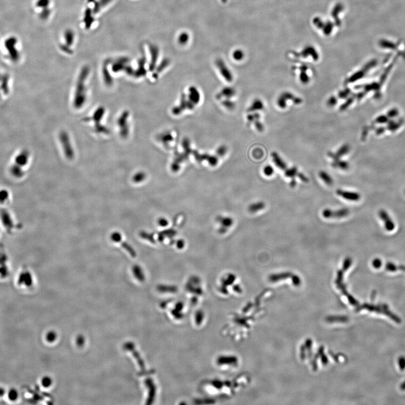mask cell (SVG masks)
<instances>
[{
  "label": "cell",
  "instance_id": "cell-30",
  "mask_svg": "<svg viewBox=\"0 0 405 405\" xmlns=\"http://www.w3.org/2000/svg\"><path fill=\"white\" fill-rule=\"evenodd\" d=\"M222 93L224 94V96H227V97H231L233 96L234 94V91L231 88H225L223 90Z\"/></svg>",
  "mask_w": 405,
  "mask_h": 405
},
{
  "label": "cell",
  "instance_id": "cell-16",
  "mask_svg": "<svg viewBox=\"0 0 405 405\" xmlns=\"http://www.w3.org/2000/svg\"><path fill=\"white\" fill-rule=\"evenodd\" d=\"M319 177L327 185H332L333 182L332 178L331 177V176L329 174H327V172L323 171H320L319 172Z\"/></svg>",
  "mask_w": 405,
  "mask_h": 405
},
{
  "label": "cell",
  "instance_id": "cell-38",
  "mask_svg": "<svg viewBox=\"0 0 405 405\" xmlns=\"http://www.w3.org/2000/svg\"><path fill=\"white\" fill-rule=\"evenodd\" d=\"M50 379H49L48 378H45L42 380V384L44 385V387H48L49 385H50Z\"/></svg>",
  "mask_w": 405,
  "mask_h": 405
},
{
  "label": "cell",
  "instance_id": "cell-37",
  "mask_svg": "<svg viewBox=\"0 0 405 405\" xmlns=\"http://www.w3.org/2000/svg\"><path fill=\"white\" fill-rule=\"evenodd\" d=\"M297 176H298V177L299 178L300 180H301L302 181H303V182H308V178L307 177H306L304 175H303V173H298Z\"/></svg>",
  "mask_w": 405,
  "mask_h": 405
},
{
  "label": "cell",
  "instance_id": "cell-44",
  "mask_svg": "<svg viewBox=\"0 0 405 405\" xmlns=\"http://www.w3.org/2000/svg\"><path fill=\"white\" fill-rule=\"evenodd\" d=\"M400 387H401L400 388H401V389L402 390H405V382H403L402 384L401 385Z\"/></svg>",
  "mask_w": 405,
  "mask_h": 405
},
{
  "label": "cell",
  "instance_id": "cell-42",
  "mask_svg": "<svg viewBox=\"0 0 405 405\" xmlns=\"http://www.w3.org/2000/svg\"><path fill=\"white\" fill-rule=\"evenodd\" d=\"M296 184H297V182H296V181L295 180L294 178L292 179V180H291L290 183V186L292 187H294L295 186Z\"/></svg>",
  "mask_w": 405,
  "mask_h": 405
},
{
  "label": "cell",
  "instance_id": "cell-15",
  "mask_svg": "<svg viewBox=\"0 0 405 405\" xmlns=\"http://www.w3.org/2000/svg\"><path fill=\"white\" fill-rule=\"evenodd\" d=\"M263 108V104L262 101L260 100L257 99L254 101L253 104L248 109V111H254L262 110Z\"/></svg>",
  "mask_w": 405,
  "mask_h": 405
},
{
  "label": "cell",
  "instance_id": "cell-29",
  "mask_svg": "<svg viewBox=\"0 0 405 405\" xmlns=\"http://www.w3.org/2000/svg\"><path fill=\"white\" fill-rule=\"evenodd\" d=\"M337 102L338 100L335 96H331L327 101V105L329 106H334L337 104Z\"/></svg>",
  "mask_w": 405,
  "mask_h": 405
},
{
  "label": "cell",
  "instance_id": "cell-39",
  "mask_svg": "<svg viewBox=\"0 0 405 405\" xmlns=\"http://www.w3.org/2000/svg\"><path fill=\"white\" fill-rule=\"evenodd\" d=\"M177 246L179 249H182L185 246V243L182 240H179L177 243Z\"/></svg>",
  "mask_w": 405,
  "mask_h": 405
},
{
  "label": "cell",
  "instance_id": "cell-45",
  "mask_svg": "<svg viewBox=\"0 0 405 405\" xmlns=\"http://www.w3.org/2000/svg\"><path fill=\"white\" fill-rule=\"evenodd\" d=\"M2 231H3V229H2V228L1 227V226L0 225V238H1V233H2Z\"/></svg>",
  "mask_w": 405,
  "mask_h": 405
},
{
  "label": "cell",
  "instance_id": "cell-10",
  "mask_svg": "<svg viewBox=\"0 0 405 405\" xmlns=\"http://www.w3.org/2000/svg\"><path fill=\"white\" fill-rule=\"evenodd\" d=\"M272 158L274 161V163L276 166L282 170H285L286 168V164L281 158L280 156L276 152H273L272 153Z\"/></svg>",
  "mask_w": 405,
  "mask_h": 405
},
{
  "label": "cell",
  "instance_id": "cell-1",
  "mask_svg": "<svg viewBox=\"0 0 405 405\" xmlns=\"http://www.w3.org/2000/svg\"><path fill=\"white\" fill-rule=\"evenodd\" d=\"M4 58L12 62L17 61L21 55L22 47L21 42L16 37L9 36L0 43Z\"/></svg>",
  "mask_w": 405,
  "mask_h": 405
},
{
  "label": "cell",
  "instance_id": "cell-28",
  "mask_svg": "<svg viewBox=\"0 0 405 405\" xmlns=\"http://www.w3.org/2000/svg\"><path fill=\"white\" fill-rule=\"evenodd\" d=\"M280 96H282L286 100H290L292 101H293V100L294 99V98L295 97L293 95V94H292L290 92H285L282 93Z\"/></svg>",
  "mask_w": 405,
  "mask_h": 405
},
{
  "label": "cell",
  "instance_id": "cell-36",
  "mask_svg": "<svg viewBox=\"0 0 405 405\" xmlns=\"http://www.w3.org/2000/svg\"><path fill=\"white\" fill-rule=\"evenodd\" d=\"M254 125H255L256 128L258 130V131L260 132L263 131V130L264 129L263 125L261 123L258 121V120H256V122H254Z\"/></svg>",
  "mask_w": 405,
  "mask_h": 405
},
{
  "label": "cell",
  "instance_id": "cell-22",
  "mask_svg": "<svg viewBox=\"0 0 405 405\" xmlns=\"http://www.w3.org/2000/svg\"><path fill=\"white\" fill-rule=\"evenodd\" d=\"M385 268L387 271L389 272H396L397 271V265H395L394 263L388 262L385 264Z\"/></svg>",
  "mask_w": 405,
  "mask_h": 405
},
{
  "label": "cell",
  "instance_id": "cell-20",
  "mask_svg": "<svg viewBox=\"0 0 405 405\" xmlns=\"http://www.w3.org/2000/svg\"><path fill=\"white\" fill-rule=\"evenodd\" d=\"M18 396L19 394H18V391L15 389H12L8 393V397L9 399L12 401H14L15 400H16L18 398Z\"/></svg>",
  "mask_w": 405,
  "mask_h": 405
},
{
  "label": "cell",
  "instance_id": "cell-19",
  "mask_svg": "<svg viewBox=\"0 0 405 405\" xmlns=\"http://www.w3.org/2000/svg\"><path fill=\"white\" fill-rule=\"evenodd\" d=\"M298 169L296 167H293L291 168L286 169L285 172L286 177L289 178H294L296 175H297Z\"/></svg>",
  "mask_w": 405,
  "mask_h": 405
},
{
  "label": "cell",
  "instance_id": "cell-18",
  "mask_svg": "<svg viewBox=\"0 0 405 405\" xmlns=\"http://www.w3.org/2000/svg\"><path fill=\"white\" fill-rule=\"evenodd\" d=\"M64 37H65V40L66 42H67V44L68 45V46H72V45L73 44V42H74V35L73 32L72 31H70V30H68L67 31H66V32L65 33Z\"/></svg>",
  "mask_w": 405,
  "mask_h": 405
},
{
  "label": "cell",
  "instance_id": "cell-17",
  "mask_svg": "<svg viewBox=\"0 0 405 405\" xmlns=\"http://www.w3.org/2000/svg\"><path fill=\"white\" fill-rule=\"evenodd\" d=\"M307 69V68L305 66H303L300 68L301 72H300L299 78H300V81L302 83H303V84H307L309 82V77L307 74L306 72Z\"/></svg>",
  "mask_w": 405,
  "mask_h": 405
},
{
  "label": "cell",
  "instance_id": "cell-8",
  "mask_svg": "<svg viewBox=\"0 0 405 405\" xmlns=\"http://www.w3.org/2000/svg\"><path fill=\"white\" fill-rule=\"evenodd\" d=\"M217 65L219 70L220 73L222 76L226 79L228 82H231L233 80V76L230 73V71L228 70L226 65L224 64V61L221 60H219L217 61Z\"/></svg>",
  "mask_w": 405,
  "mask_h": 405
},
{
  "label": "cell",
  "instance_id": "cell-32",
  "mask_svg": "<svg viewBox=\"0 0 405 405\" xmlns=\"http://www.w3.org/2000/svg\"><path fill=\"white\" fill-rule=\"evenodd\" d=\"M169 222L167 219L164 218H160L158 220V224L160 225L162 227H166L168 225Z\"/></svg>",
  "mask_w": 405,
  "mask_h": 405
},
{
  "label": "cell",
  "instance_id": "cell-3",
  "mask_svg": "<svg viewBox=\"0 0 405 405\" xmlns=\"http://www.w3.org/2000/svg\"><path fill=\"white\" fill-rule=\"evenodd\" d=\"M350 210L347 208H343L337 210H332L330 209L323 210L322 214L326 219H341L348 216Z\"/></svg>",
  "mask_w": 405,
  "mask_h": 405
},
{
  "label": "cell",
  "instance_id": "cell-23",
  "mask_svg": "<svg viewBox=\"0 0 405 405\" xmlns=\"http://www.w3.org/2000/svg\"><path fill=\"white\" fill-rule=\"evenodd\" d=\"M351 93V90L349 88H346L344 90H341L338 93V96L341 99H346Z\"/></svg>",
  "mask_w": 405,
  "mask_h": 405
},
{
  "label": "cell",
  "instance_id": "cell-6",
  "mask_svg": "<svg viewBox=\"0 0 405 405\" xmlns=\"http://www.w3.org/2000/svg\"><path fill=\"white\" fill-rule=\"evenodd\" d=\"M17 283L19 285H25L26 286L32 285L33 283L32 274L28 270H23L19 275Z\"/></svg>",
  "mask_w": 405,
  "mask_h": 405
},
{
  "label": "cell",
  "instance_id": "cell-33",
  "mask_svg": "<svg viewBox=\"0 0 405 405\" xmlns=\"http://www.w3.org/2000/svg\"><path fill=\"white\" fill-rule=\"evenodd\" d=\"M243 56H244L243 54L240 50L236 51L235 53H233V58L235 60H241L243 58Z\"/></svg>",
  "mask_w": 405,
  "mask_h": 405
},
{
  "label": "cell",
  "instance_id": "cell-13",
  "mask_svg": "<svg viewBox=\"0 0 405 405\" xmlns=\"http://www.w3.org/2000/svg\"><path fill=\"white\" fill-rule=\"evenodd\" d=\"M291 275L290 272H283L279 274H275V275H272L270 276V280L272 281H276L278 280H281L284 279H286L287 277H290Z\"/></svg>",
  "mask_w": 405,
  "mask_h": 405
},
{
  "label": "cell",
  "instance_id": "cell-26",
  "mask_svg": "<svg viewBox=\"0 0 405 405\" xmlns=\"http://www.w3.org/2000/svg\"><path fill=\"white\" fill-rule=\"evenodd\" d=\"M263 173L267 176H271L274 173V168L271 166H267L263 169Z\"/></svg>",
  "mask_w": 405,
  "mask_h": 405
},
{
  "label": "cell",
  "instance_id": "cell-35",
  "mask_svg": "<svg viewBox=\"0 0 405 405\" xmlns=\"http://www.w3.org/2000/svg\"><path fill=\"white\" fill-rule=\"evenodd\" d=\"M188 38H189L188 35H187L186 33H184V34L181 35V36L180 37L179 41H180V42L181 44H185V43H186L187 41L188 40Z\"/></svg>",
  "mask_w": 405,
  "mask_h": 405
},
{
  "label": "cell",
  "instance_id": "cell-9",
  "mask_svg": "<svg viewBox=\"0 0 405 405\" xmlns=\"http://www.w3.org/2000/svg\"><path fill=\"white\" fill-rule=\"evenodd\" d=\"M350 146L348 144H344L339 149L338 151L336 152L335 153H329L328 155L330 157L332 158L334 160H338L340 158L344 156V155H346L348 154V153L350 152Z\"/></svg>",
  "mask_w": 405,
  "mask_h": 405
},
{
  "label": "cell",
  "instance_id": "cell-31",
  "mask_svg": "<svg viewBox=\"0 0 405 405\" xmlns=\"http://www.w3.org/2000/svg\"><path fill=\"white\" fill-rule=\"evenodd\" d=\"M398 365L400 370H403L405 369V357H400L398 359Z\"/></svg>",
  "mask_w": 405,
  "mask_h": 405
},
{
  "label": "cell",
  "instance_id": "cell-41",
  "mask_svg": "<svg viewBox=\"0 0 405 405\" xmlns=\"http://www.w3.org/2000/svg\"><path fill=\"white\" fill-rule=\"evenodd\" d=\"M292 279H293V282H294L295 284H296V285L299 284L300 280H299V278L298 277V276H295V275H294V276H293V278H292Z\"/></svg>",
  "mask_w": 405,
  "mask_h": 405
},
{
  "label": "cell",
  "instance_id": "cell-24",
  "mask_svg": "<svg viewBox=\"0 0 405 405\" xmlns=\"http://www.w3.org/2000/svg\"><path fill=\"white\" fill-rule=\"evenodd\" d=\"M372 266L374 268L378 269L380 268L382 266V260H380L379 258H376L374 259L372 261Z\"/></svg>",
  "mask_w": 405,
  "mask_h": 405
},
{
  "label": "cell",
  "instance_id": "cell-25",
  "mask_svg": "<svg viewBox=\"0 0 405 405\" xmlns=\"http://www.w3.org/2000/svg\"><path fill=\"white\" fill-rule=\"evenodd\" d=\"M353 101V97H350L347 100L346 102H344L343 105H341L340 106V110L341 111L346 110L349 106L352 104Z\"/></svg>",
  "mask_w": 405,
  "mask_h": 405
},
{
  "label": "cell",
  "instance_id": "cell-34",
  "mask_svg": "<svg viewBox=\"0 0 405 405\" xmlns=\"http://www.w3.org/2000/svg\"><path fill=\"white\" fill-rule=\"evenodd\" d=\"M260 114H258V113H254V114H253L249 115L248 116V120L250 121V122H252V121L253 122L254 120H259V119H260Z\"/></svg>",
  "mask_w": 405,
  "mask_h": 405
},
{
  "label": "cell",
  "instance_id": "cell-5",
  "mask_svg": "<svg viewBox=\"0 0 405 405\" xmlns=\"http://www.w3.org/2000/svg\"><path fill=\"white\" fill-rule=\"evenodd\" d=\"M12 192L7 188H0V208H5L11 203Z\"/></svg>",
  "mask_w": 405,
  "mask_h": 405
},
{
  "label": "cell",
  "instance_id": "cell-12",
  "mask_svg": "<svg viewBox=\"0 0 405 405\" xmlns=\"http://www.w3.org/2000/svg\"><path fill=\"white\" fill-rule=\"evenodd\" d=\"M265 207V203L263 201H259L250 205L248 210L251 213H256L258 211L264 209Z\"/></svg>",
  "mask_w": 405,
  "mask_h": 405
},
{
  "label": "cell",
  "instance_id": "cell-7",
  "mask_svg": "<svg viewBox=\"0 0 405 405\" xmlns=\"http://www.w3.org/2000/svg\"><path fill=\"white\" fill-rule=\"evenodd\" d=\"M337 194L338 195L350 201H358L361 198V195L357 192H351L341 190H338L337 191Z\"/></svg>",
  "mask_w": 405,
  "mask_h": 405
},
{
  "label": "cell",
  "instance_id": "cell-2",
  "mask_svg": "<svg viewBox=\"0 0 405 405\" xmlns=\"http://www.w3.org/2000/svg\"><path fill=\"white\" fill-rule=\"evenodd\" d=\"M2 210V212L0 213V225L3 230L6 231L12 230L14 228V219L12 214L8 212L5 208H1Z\"/></svg>",
  "mask_w": 405,
  "mask_h": 405
},
{
  "label": "cell",
  "instance_id": "cell-40",
  "mask_svg": "<svg viewBox=\"0 0 405 405\" xmlns=\"http://www.w3.org/2000/svg\"><path fill=\"white\" fill-rule=\"evenodd\" d=\"M293 102H294L295 104H297V105H298V104H300V103L302 102V100L301 99L299 98V97H295L294 98V99L293 100Z\"/></svg>",
  "mask_w": 405,
  "mask_h": 405
},
{
  "label": "cell",
  "instance_id": "cell-4",
  "mask_svg": "<svg viewBox=\"0 0 405 405\" xmlns=\"http://www.w3.org/2000/svg\"><path fill=\"white\" fill-rule=\"evenodd\" d=\"M379 216L382 221L384 222V228L386 230L389 232L394 230L395 228L394 222L386 210H380L379 211Z\"/></svg>",
  "mask_w": 405,
  "mask_h": 405
},
{
  "label": "cell",
  "instance_id": "cell-27",
  "mask_svg": "<svg viewBox=\"0 0 405 405\" xmlns=\"http://www.w3.org/2000/svg\"><path fill=\"white\" fill-rule=\"evenodd\" d=\"M277 103L278 106L282 109H284L286 106V100L281 96L278 98Z\"/></svg>",
  "mask_w": 405,
  "mask_h": 405
},
{
  "label": "cell",
  "instance_id": "cell-11",
  "mask_svg": "<svg viewBox=\"0 0 405 405\" xmlns=\"http://www.w3.org/2000/svg\"><path fill=\"white\" fill-rule=\"evenodd\" d=\"M217 221L221 224L222 227L227 229L231 227L233 223V219L228 217H219L217 218Z\"/></svg>",
  "mask_w": 405,
  "mask_h": 405
},
{
  "label": "cell",
  "instance_id": "cell-14",
  "mask_svg": "<svg viewBox=\"0 0 405 405\" xmlns=\"http://www.w3.org/2000/svg\"><path fill=\"white\" fill-rule=\"evenodd\" d=\"M332 166L334 168H339L340 169L346 170L349 168V164L347 162L341 160L340 159L335 160L332 163Z\"/></svg>",
  "mask_w": 405,
  "mask_h": 405
},
{
  "label": "cell",
  "instance_id": "cell-43",
  "mask_svg": "<svg viewBox=\"0 0 405 405\" xmlns=\"http://www.w3.org/2000/svg\"><path fill=\"white\" fill-rule=\"evenodd\" d=\"M5 393V389L2 388L0 387V397L3 396Z\"/></svg>",
  "mask_w": 405,
  "mask_h": 405
},
{
  "label": "cell",
  "instance_id": "cell-21",
  "mask_svg": "<svg viewBox=\"0 0 405 405\" xmlns=\"http://www.w3.org/2000/svg\"><path fill=\"white\" fill-rule=\"evenodd\" d=\"M352 264V260L350 257L346 258L343 263V270L344 271H347V270L351 266Z\"/></svg>",
  "mask_w": 405,
  "mask_h": 405
}]
</instances>
